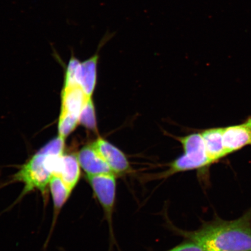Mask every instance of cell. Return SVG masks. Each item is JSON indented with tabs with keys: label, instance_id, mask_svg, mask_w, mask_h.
<instances>
[{
	"label": "cell",
	"instance_id": "cell-1",
	"mask_svg": "<svg viewBox=\"0 0 251 251\" xmlns=\"http://www.w3.org/2000/svg\"><path fill=\"white\" fill-rule=\"evenodd\" d=\"M181 234L206 251H251V211L233 221L216 218Z\"/></svg>",
	"mask_w": 251,
	"mask_h": 251
},
{
	"label": "cell",
	"instance_id": "cell-2",
	"mask_svg": "<svg viewBox=\"0 0 251 251\" xmlns=\"http://www.w3.org/2000/svg\"><path fill=\"white\" fill-rule=\"evenodd\" d=\"M64 149L65 139L58 136L43 146L11 177V182L24 184L20 199L35 190L46 194Z\"/></svg>",
	"mask_w": 251,
	"mask_h": 251
},
{
	"label": "cell",
	"instance_id": "cell-3",
	"mask_svg": "<svg viewBox=\"0 0 251 251\" xmlns=\"http://www.w3.org/2000/svg\"><path fill=\"white\" fill-rule=\"evenodd\" d=\"M184 153L173 161L163 176L169 177L177 173L201 169L211 164L206 152L201 134L194 133L178 139Z\"/></svg>",
	"mask_w": 251,
	"mask_h": 251
},
{
	"label": "cell",
	"instance_id": "cell-4",
	"mask_svg": "<svg viewBox=\"0 0 251 251\" xmlns=\"http://www.w3.org/2000/svg\"><path fill=\"white\" fill-rule=\"evenodd\" d=\"M87 177L94 196L98 200L104 212L110 234L113 240L114 237L113 233L112 216L117 193V176L114 174H106L87 176Z\"/></svg>",
	"mask_w": 251,
	"mask_h": 251
},
{
	"label": "cell",
	"instance_id": "cell-5",
	"mask_svg": "<svg viewBox=\"0 0 251 251\" xmlns=\"http://www.w3.org/2000/svg\"><path fill=\"white\" fill-rule=\"evenodd\" d=\"M93 144L117 176L130 173L129 161L125 153L117 147L101 137H99Z\"/></svg>",
	"mask_w": 251,
	"mask_h": 251
},
{
	"label": "cell",
	"instance_id": "cell-6",
	"mask_svg": "<svg viewBox=\"0 0 251 251\" xmlns=\"http://www.w3.org/2000/svg\"><path fill=\"white\" fill-rule=\"evenodd\" d=\"M77 158L87 176L114 174L93 144L83 147L78 152Z\"/></svg>",
	"mask_w": 251,
	"mask_h": 251
},
{
	"label": "cell",
	"instance_id": "cell-7",
	"mask_svg": "<svg viewBox=\"0 0 251 251\" xmlns=\"http://www.w3.org/2000/svg\"><path fill=\"white\" fill-rule=\"evenodd\" d=\"M224 142L227 155L251 145V117L242 124L224 128Z\"/></svg>",
	"mask_w": 251,
	"mask_h": 251
},
{
	"label": "cell",
	"instance_id": "cell-8",
	"mask_svg": "<svg viewBox=\"0 0 251 251\" xmlns=\"http://www.w3.org/2000/svg\"><path fill=\"white\" fill-rule=\"evenodd\" d=\"M80 165L77 155L63 154L54 176H57L72 192L80 177Z\"/></svg>",
	"mask_w": 251,
	"mask_h": 251
},
{
	"label": "cell",
	"instance_id": "cell-9",
	"mask_svg": "<svg viewBox=\"0 0 251 251\" xmlns=\"http://www.w3.org/2000/svg\"><path fill=\"white\" fill-rule=\"evenodd\" d=\"M90 99L88 98L78 84L64 87L62 93L61 112L79 117L81 110Z\"/></svg>",
	"mask_w": 251,
	"mask_h": 251
},
{
	"label": "cell",
	"instance_id": "cell-10",
	"mask_svg": "<svg viewBox=\"0 0 251 251\" xmlns=\"http://www.w3.org/2000/svg\"><path fill=\"white\" fill-rule=\"evenodd\" d=\"M99 55L96 54L80 63L76 74V82L88 98H92L97 81V68Z\"/></svg>",
	"mask_w": 251,
	"mask_h": 251
},
{
	"label": "cell",
	"instance_id": "cell-11",
	"mask_svg": "<svg viewBox=\"0 0 251 251\" xmlns=\"http://www.w3.org/2000/svg\"><path fill=\"white\" fill-rule=\"evenodd\" d=\"M224 128H213L201 133L207 155L211 164L227 155L224 146Z\"/></svg>",
	"mask_w": 251,
	"mask_h": 251
},
{
	"label": "cell",
	"instance_id": "cell-12",
	"mask_svg": "<svg viewBox=\"0 0 251 251\" xmlns=\"http://www.w3.org/2000/svg\"><path fill=\"white\" fill-rule=\"evenodd\" d=\"M49 188L54 203V217L52 228H54L56 219L63 206L70 198L71 191L57 176H53L50 181Z\"/></svg>",
	"mask_w": 251,
	"mask_h": 251
},
{
	"label": "cell",
	"instance_id": "cell-13",
	"mask_svg": "<svg viewBox=\"0 0 251 251\" xmlns=\"http://www.w3.org/2000/svg\"><path fill=\"white\" fill-rule=\"evenodd\" d=\"M95 112L93 100L91 98L88 100L81 110L79 118H78V124L83 126L90 130L97 131Z\"/></svg>",
	"mask_w": 251,
	"mask_h": 251
},
{
	"label": "cell",
	"instance_id": "cell-14",
	"mask_svg": "<svg viewBox=\"0 0 251 251\" xmlns=\"http://www.w3.org/2000/svg\"><path fill=\"white\" fill-rule=\"evenodd\" d=\"M78 118L77 116L61 112L58 122V136L65 139L76 127Z\"/></svg>",
	"mask_w": 251,
	"mask_h": 251
},
{
	"label": "cell",
	"instance_id": "cell-15",
	"mask_svg": "<svg viewBox=\"0 0 251 251\" xmlns=\"http://www.w3.org/2000/svg\"><path fill=\"white\" fill-rule=\"evenodd\" d=\"M80 64V63L77 59L72 56L65 73L64 87L78 84L76 82V74Z\"/></svg>",
	"mask_w": 251,
	"mask_h": 251
},
{
	"label": "cell",
	"instance_id": "cell-16",
	"mask_svg": "<svg viewBox=\"0 0 251 251\" xmlns=\"http://www.w3.org/2000/svg\"><path fill=\"white\" fill-rule=\"evenodd\" d=\"M166 251H206L202 247L193 241L187 240L176 247Z\"/></svg>",
	"mask_w": 251,
	"mask_h": 251
}]
</instances>
